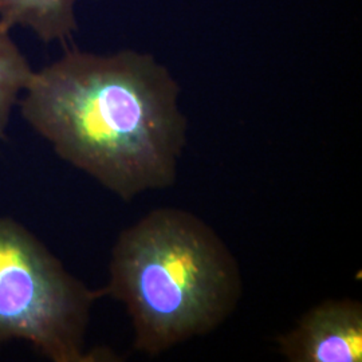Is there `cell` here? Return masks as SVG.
I'll list each match as a JSON object with an SVG mask.
<instances>
[{"label": "cell", "mask_w": 362, "mask_h": 362, "mask_svg": "<svg viewBox=\"0 0 362 362\" xmlns=\"http://www.w3.org/2000/svg\"><path fill=\"white\" fill-rule=\"evenodd\" d=\"M103 290L125 308L133 348L157 357L224 324L239 306L243 279L207 221L160 207L118 235Z\"/></svg>", "instance_id": "2"}, {"label": "cell", "mask_w": 362, "mask_h": 362, "mask_svg": "<svg viewBox=\"0 0 362 362\" xmlns=\"http://www.w3.org/2000/svg\"><path fill=\"white\" fill-rule=\"evenodd\" d=\"M78 0H0V30H33L45 43H66L77 31Z\"/></svg>", "instance_id": "5"}, {"label": "cell", "mask_w": 362, "mask_h": 362, "mask_svg": "<svg viewBox=\"0 0 362 362\" xmlns=\"http://www.w3.org/2000/svg\"><path fill=\"white\" fill-rule=\"evenodd\" d=\"M33 71L8 31L0 30V140L7 132L13 109L19 103Z\"/></svg>", "instance_id": "6"}, {"label": "cell", "mask_w": 362, "mask_h": 362, "mask_svg": "<svg viewBox=\"0 0 362 362\" xmlns=\"http://www.w3.org/2000/svg\"><path fill=\"white\" fill-rule=\"evenodd\" d=\"M180 91L152 54L71 49L33 71L18 105L61 160L132 202L177 180L188 136Z\"/></svg>", "instance_id": "1"}, {"label": "cell", "mask_w": 362, "mask_h": 362, "mask_svg": "<svg viewBox=\"0 0 362 362\" xmlns=\"http://www.w3.org/2000/svg\"><path fill=\"white\" fill-rule=\"evenodd\" d=\"M103 297L26 226L0 216V345L23 341L52 362L101 361L109 353L88 350L86 336Z\"/></svg>", "instance_id": "3"}, {"label": "cell", "mask_w": 362, "mask_h": 362, "mask_svg": "<svg viewBox=\"0 0 362 362\" xmlns=\"http://www.w3.org/2000/svg\"><path fill=\"white\" fill-rule=\"evenodd\" d=\"M276 341L287 361L361 362L362 303L353 298L326 299Z\"/></svg>", "instance_id": "4"}]
</instances>
